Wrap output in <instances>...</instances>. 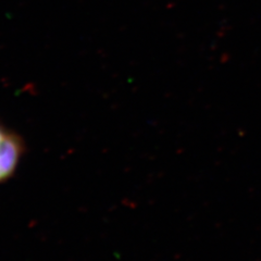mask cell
<instances>
[{
	"label": "cell",
	"mask_w": 261,
	"mask_h": 261,
	"mask_svg": "<svg viewBox=\"0 0 261 261\" xmlns=\"http://www.w3.org/2000/svg\"><path fill=\"white\" fill-rule=\"evenodd\" d=\"M25 154L23 138L0 122V184L15 174Z\"/></svg>",
	"instance_id": "obj_1"
}]
</instances>
